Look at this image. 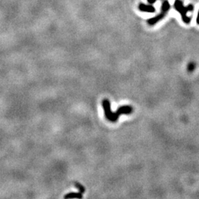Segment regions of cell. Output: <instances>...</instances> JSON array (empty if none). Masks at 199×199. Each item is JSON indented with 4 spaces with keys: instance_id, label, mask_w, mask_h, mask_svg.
<instances>
[{
    "instance_id": "5b68a950",
    "label": "cell",
    "mask_w": 199,
    "mask_h": 199,
    "mask_svg": "<svg viewBox=\"0 0 199 199\" xmlns=\"http://www.w3.org/2000/svg\"><path fill=\"white\" fill-rule=\"evenodd\" d=\"M83 198V194L81 192H70V193L67 194L64 196V198Z\"/></svg>"
},
{
    "instance_id": "ba28073f",
    "label": "cell",
    "mask_w": 199,
    "mask_h": 199,
    "mask_svg": "<svg viewBox=\"0 0 199 199\" xmlns=\"http://www.w3.org/2000/svg\"><path fill=\"white\" fill-rule=\"evenodd\" d=\"M156 0H147V1H148L150 4H153L154 2H156Z\"/></svg>"
},
{
    "instance_id": "9c48e42d",
    "label": "cell",
    "mask_w": 199,
    "mask_h": 199,
    "mask_svg": "<svg viewBox=\"0 0 199 199\" xmlns=\"http://www.w3.org/2000/svg\"><path fill=\"white\" fill-rule=\"evenodd\" d=\"M197 23L199 25V11H198V17H197Z\"/></svg>"
},
{
    "instance_id": "277c9868",
    "label": "cell",
    "mask_w": 199,
    "mask_h": 199,
    "mask_svg": "<svg viewBox=\"0 0 199 199\" xmlns=\"http://www.w3.org/2000/svg\"><path fill=\"white\" fill-rule=\"evenodd\" d=\"M139 9L140 11H142V12H147V13H154L156 11L155 7L153 6L150 5H147V4H139Z\"/></svg>"
},
{
    "instance_id": "52a82bcc",
    "label": "cell",
    "mask_w": 199,
    "mask_h": 199,
    "mask_svg": "<svg viewBox=\"0 0 199 199\" xmlns=\"http://www.w3.org/2000/svg\"><path fill=\"white\" fill-rule=\"evenodd\" d=\"M75 186H76V187H78V190H79V192H81V193L83 194V192H85V187H83V185H81V184H80V183L75 182Z\"/></svg>"
},
{
    "instance_id": "6da1fadb",
    "label": "cell",
    "mask_w": 199,
    "mask_h": 199,
    "mask_svg": "<svg viewBox=\"0 0 199 199\" xmlns=\"http://www.w3.org/2000/svg\"><path fill=\"white\" fill-rule=\"evenodd\" d=\"M102 104L105 118L112 123L116 122L121 114H130L133 112V108L131 105H123L117 108L116 112H112L111 110V103L108 99H104Z\"/></svg>"
},
{
    "instance_id": "7a4b0ae2",
    "label": "cell",
    "mask_w": 199,
    "mask_h": 199,
    "mask_svg": "<svg viewBox=\"0 0 199 199\" xmlns=\"http://www.w3.org/2000/svg\"><path fill=\"white\" fill-rule=\"evenodd\" d=\"M174 7L179 13H180L183 22L186 24H190L191 22V18L187 16V13L189 11L193 10V5L190 4L187 7H184L183 5V2L181 0H176L174 2Z\"/></svg>"
},
{
    "instance_id": "8992f818",
    "label": "cell",
    "mask_w": 199,
    "mask_h": 199,
    "mask_svg": "<svg viewBox=\"0 0 199 199\" xmlns=\"http://www.w3.org/2000/svg\"><path fill=\"white\" fill-rule=\"evenodd\" d=\"M195 64L193 63V62H191L188 64V66H187V71L189 72V73H192V72L194 71V70H195Z\"/></svg>"
},
{
    "instance_id": "3957f363",
    "label": "cell",
    "mask_w": 199,
    "mask_h": 199,
    "mask_svg": "<svg viewBox=\"0 0 199 199\" xmlns=\"http://www.w3.org/2000/svg\"><path fill=\"white\" fill-rule=\"evenodd\" d=\"M170 8V4L168 1L165 0V1L163 2L162 6V13L160 14H159L158 16H156L153 17V18H151L147 20V23L149 24L150 25H154L159 22V21L162 20L164 17L165 16L166 13H168V10Z\"/></svg>"
}]
</instances>
